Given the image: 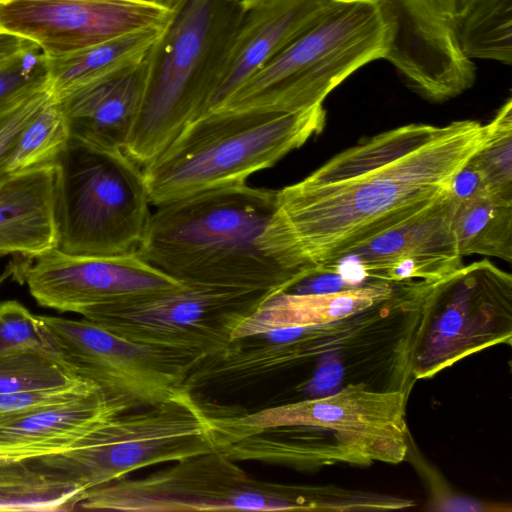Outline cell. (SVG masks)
<instances>
[{"instance_id": "obj_14", "label": "cell", "mask_w": 512, "mask_h": 512, "mask_svg": "<svg viewBox=\"0 0 512 512\" xmlns=\"http://www.w3.org/2000/svg\"><path fill=\"white\" fill-rule=\"evenodd\" d=\"M15 273L42 307L81 314L182 285L138 254L83 256L51 250L17 266Z\"/></svg>"}, {"instance_id": "obj_29", "label": "cell", "mask_w": 512, "mask_h": 512, "mask_svg": "<svg viewBox=\"0 0 512 512\" xmlns=\"http://www.w3.org/2000/svg\"><path fill=\"white\" fill-rule=\"evenodd\" d=\"M47 87L48 58L38 46L0 60V111Z\"/></svg>"}, {"instance_id": "obj_1", "label": "cell", "mask_w": 512, "mask_h": 512, "mask_svg": "<svg viewBox=\"0 0 512 512\" xmlns=\"http://www.w3.org/2000/svg\"><path fill=\"white\" fill-rule=\"evenodd\" d=\"M485 138L474 120L408 124L374 135L277 190L272 251L295 274L420 212L450 189Z\"/></svg>"}, {"instance_id": "obj_11", "label": "cell", "mask_w": 512, "mask_h": 512, "mask_svg": "<svg viewBox=\"0 0 512 512\" xmlns=\"http://www.w3.org/2000/svg\"><path fill=\"white\" fill-rule=\"evenodd\" d=\"M512 338V277L488 260L462 266L425 295L408 368L416 379Z\"/></svg>"}, {"instance_id": "obj_36", "label": "cell", "mask_w": 512, "mask_h": 512, "mask_svg": "<svg viewBox=\"0 0 512 512\" xmlns=\"http://www.w3.org/2000/svg\"><path fill=\"white\" fill-rule=\"evenodd\" d=\"M450 22L459 18L475 0H425Z\"/></svg>"}, {"instance_id": "obj_18", "label": "cell", "mask_w": 512, "mask_h": 512, "mask_svg": "<svg viewBox=\"0 0 512 512\" xmlns=\"http://www.w3.org/2000/svg\"><path fill=\"white\" fill-rule=\"evenodd\" d=\"M147 62L84 86L56 100L70 139L108 151H124L145 91Z\"/></svg>"}, {"instance_id": "obj_2", "label": "cell", "mask_w": 512, "mask_h": 512, "mask_svg": "<svg viewBox=\"0 0 512 512\" xmlns=\"http://www.w3.org/2000/svg\"><path fill=\"white\" fill-rule=\"evenodd\" d=\"M276 197L244 182L159 206L136 253L182 284L283 292L300 274L281 264L268 240Z\"/></svg>"}, {"instance_id": "obj_5", "label": "cell", "mask_w": 512, "mask_h": 512, "mask_svg": "<svg viewBox=\"0 0 512 512\" xmlns=\"http://www.w3.org/2000/svg\"><path fill=\"white\" fill-rule=\"evenodd\" d=\"M245 12L241 1L186 0L146 55L142 104L124 153L145 166L204 115Z\"/></svg>"}, {"instance_id": "obj_10", "label": "cell", "mask_w": 512, "mask_h": 512, "mask_svg": "<svg viewBox=\"0 0 512 512\" xmlns=\"http://www.w3.org/2000/svg\"><path fill=\"white\" fill-rule=\"evenodd\" d=\"M138 479L84 491L75 510L127 512L299 511L302 487L251 479L222 451L193 456Z\"/></svg>"}, {"instance_id": "obj_30", "label": "cell", "mask_w": 512, "mask_h": 512, "mask_svg": "<svg viewBox=\"0 0 512 512\" xmlns=\"http://www.w3.org/2000/svg\"><path fill=\"white\" fill-rule=\"evenodd\" d=\"M26 350L52 352L38 316L17 300L0 302V359Z\"/></svg>"}, {"instance_id": "obj_31", "label": "cell", "mask_w": 512, "mask_h": 512, "mask_svg": "<svg viewBox=\"0 0 512 512\" xmlns=\"http://www.w3.org/2000/svg\"><path fill=\"white\" fill-rule=\"evenodd\" d=\"M97 390H100L97 385L81 379L62 387L0 394V425L39 410L79 400Z\"/></svg>"}, {"instance_id": "obj_27", "label": "cell", "mask_w": 512, "mask_h": 512, "mask_svg": "<svg viewBox=\"0 0 512 512\" xmlns=\"http://www.w3.org/2000/svg\"><path fill=\"white\" fill-rule=\"evenodd\" d=\"M81 379L48 351L26 350L0 359V394L62 387Z\"/></svg>"}, {"instance_id": "obj_32", "label": "cell", "mask_w": 512, "mask_h": 512, "mask_svg": "<svg viewBox=\"0 0 512 512\" xmlns=\"http://www.w3.org/2000/svg\"><path fill=\"white\" fill-rule=\"evenodd\" d=\"M51 96L52 93L47 87L0 111V178L8 173V158L19 135Z\"/></svg>"}, {"instance_id": "obj_37", "label": "cell", "mask_w": 512, "mask_h": 512, "mask_svg": "<svg viewBox=\"0 0 512 512\" xmlns=\"http://www.w3.org/2000/svg\"><path fill=\"white\" fill-rule=\"evenodd\" d=\"M186 0H163L162 5L176 11ZM233 1H241L242 0H233Z\"/></svg>"}, {"instance_id": "obj_6", "label": "cell", "mask_w": 512, "mask_h": 512, "mask_svg": "<svg viewBox=\"0 0 512 512\" xmlns=\"http://www.w3.org/2000/svg\"><path fill=\"white\" fill-rule=\"evenodd\" d=\"M385 50L378 0H327L292 42L212 111L293 113L322 105L341 82L383 58Z\"/></svg>"}, {"instance_id": "obj_13", "label": "cell", "mask_w": 512, "mask_h": 512, "mask_svg": "<svg viewBox=\"0 0 512 512\" xmlns=\"http://www.w3.org/2000/svg\"><path fill=\"white\" fill-rule=\"evenodd\" d=\"M174 15L152 0H0V28L33 41L48 58L137 31L164 30Z\"/></svg>"}, {"instance_id": "obj_8", "label": "cell", "mask_w": 512, "mask_h": 512, "mask_svg": "<svg viewBox=\"0 0 512 512\" xmlns=\"http://www.w3.org/2000/svg\"><path fill=\"white\" fill-rule=\"evenodd\" d=\"M56 162L57 249L83 256L135 253L152 214L138 164L122 150L96 149L71 139Z\"/></svg>"}, {"instance_id": "obj_12", "label": "cell", "mask_w": 512, "mask_h": 512, "mask_svg": "<svg viewBox=\"0 0 512 512\" xmlns=\"http://www.w3.org/2000/svg\"><path fill=\"white\" fill-rule=\"evenodd\" d=\"M52 352L78 377L135 408L193 389L189 361L124 339L85 319L37 315Z\"/></svg>"}, {"instance_id": "obj_3", "label": "cell", "mask_w": 512, "mask_h": 512, "mask_svg": "<svg viewBox=\"0 0 512 512\" xmlns=\"http://www.w3.org/2000/svg\"><path fill=\"white\" fill-rule=\"evenodd\" d=\"M407 392L350 384L321 397L235 415L220 451L233 461L304 468L345 462L399 463L408 450Z\"/></svg>"}, {"instance_id": "obj_7", "label": "cell", "mask_w": 512, "mask_h": 512, "mask_svg": "<svg viewBox=\"0 0 512 512\" xmlns=\"http://www.w3.org/2000/svg\"><path fill=\"white\" fill-rule=\"evenodd\" d=\"M220 414L185 391L117 415L69 449L29 462L86 491L145 467L221 450Z\"/></svg>"}, {"instance_id": "obj_25", "label": "cell", "mask_w": 512, "mask_h": 512, "mask_svg": "<svg viewBox=\"0 0 512 512\" xmlns=\"http://www.w3.org/2000/svg\"><path fill=\"white\" fill-rule=\"evenodd\" d=\"M512 0H475L451 22L461 52L510 65L512 62Z\"/></svg>"}, {"instance_id": "obj_4", "label": "cell", "mask_w": 512, "mask_h": 512, "mask_svg": "<svg viewBox=\"0 0 512 512\" xmlns=\"http://www.w3.org/2000/svg\"><path fill=\"white\" fill-rule=\"evenodd\" d=\"M325 123L323 105L293 113L208 112L143 167L150 204L244 183L321 133Z\"/></svg>"}, {"instance_id": "obj_26", "label": "cell", "mask_w": 512, "mask_h": 512, "mask_svg": "<svg viewBox=\"0 0 512 512\" xmlns=\"http://www.w3.org/2000/svg\"><path fill=\"white\" fill-rule=\"evenodd\" d=\"M70 140L64 113L53 95L19 135L6 172L18 173L56 162Z\"/></svg>"}, {"instance_id": "obj_28", "label": "cell", "mask_w": 512, "mask_h": 512, "mask_svg": "<svg viewBox=\"0 0 512 512\" xmlns=\"http://www.w3.org/2000/svg\"><path fill=\"white\" fill-rule=\"evenodd\" d=\"M485 138L471 156L490 193L512 200V100L509 98L485 125Z\"/></svg>"}, {"instance_id": "obj_39", "label": "cell", "mask_w": 512, "mask_h": 512, "mask_svg": "<svg viewBox=\"0 0 512 512\" xmlns=\"http://www.w3.org/2000/svg\"><path fill=\"white\" fill-rule=\"evenodd\" d=\"M152 1H154V2H156V3H158V4H160V5H161V1H162V0H152Z\"/></svg>"}, {"instance_id": "obj_35", "label": "cell", "mask_w": 512, "mask_h": 512, "mask_svg": "<svg viewBox=\"0 0 512 512\" xmlns=\"http://www.w3.org/2000/svg\"><path fill=\"white\" fill-rule=\"evenodd\" d=\"M36 46L38 45L27 38L0 29V60Z\"/></svg>"}, {"instance_id": "obj_19", "label": "cell", "mask_w": 512, "mask_h": 512, "mask_svg": "<svg viewBox=\"0 0 512 512\" xmlns=\"http://www.w3.org/2000/svg\"><path fill=\"white\" fill-rule=\"evenodd\" d=\"M57 162L0 178V256L34 258L57 249Z\"/></svg>"}, {"instance_id": "obj_40", "label": "cell", "mask_w": 512, "mask_h": 512, "mask_svg": "<svg viewBox=\"0 0 512 512\" xmlns=\"http://www.w3.org/2000/svg\"><path fill=\"white\" fill-rule=\"evenodd\" d=\"M1 29V28H0Z\"/></svg>"}, {"instance_id": "obj_24", "label": "cell", "mask_w": 512, "mask_h": 512, "mask_svg": "<svg viewBox=\"0 0 512 512\" xmlns=\"http://www.w3.org/2000/svg\"><path fill=\"white\" fill-rule=\"evenodd\" d=\"M83 493L29 461H0V511H72Z\"/></svg>"}, {"instance_id": "obj_21", "label": "cell", "mask_w": 512, "mask_h": 512, "mask_svg": "<svg viewBox=\"0 0 512 512\" xmlns=\"http://www.w3.org/2000/svg\"><path fill=\"white\" fill-rule=\"evenodd\" d=\"M405 283L376 280L326 293L279 292L235 328L232 340L276 329L316 327L338 322L383 303Z\"/></svg>"}, {"instance_id": "obj_34", "label": "cell", "mask_w": 512, "mask_h": 512, "mask_svg": "<svg viewBox=\"0 0 512 512\" xmlns=\"http://www.w3.org/2000/svg\"><path fill=\"white\" fill-rule=\"evenodd\" d=\"M429 510L437 511H503L505 508L497 507L495 504H487L446 490L434 495L430 502Z\"/></svg>"}, {"instance_id": "obj_22", "label": "cell", "mask_w": 512, "mask_h": 512, "mask_svg": "<svg viewBox=\"0 0 512 512\" xmlns=\"http://www.w3.org/2000/svg\"><path fill=\"white\" fill-rule=\"evenodd\" d=\"M164 30L137 31L65 56L47 57L49 89L53 97L59 100L84 86L138 65Z\"/></svg>"}, {"instance_id": "obj_16", "label": "cell", "mask_w": 512, "mask_h": 512, "mask_svg": "<svg viewBox=\"0 0 512 512\" xmlns=\"http://www.w3.org/2000/svg\"><path fill=\"white\" fill-rule=\"evenodd\" d=\"M386 25L384 59L410 86L432 101L472 87L475 67L460 50L451 22L425 0H378Z\"/></svg>"}, {"instance_id": "obj_15", "label": "cell", "mask_w": 512, "mask_h": 512, "mask_svg": "<svg viewBox=\"0 0 512 512\" xmlns=\"http://www.w3.org/2000/svg\"><path fill=\"white\" fill-rule=\"evenodd\" d=\"M457 205L449 189L420 212L332 261L367 279L435 283L463 266L453 229Z\"/></svg>"}, {"instance_id": "obj_20", "label": "cell", "mask_w": 512, "mask_h": 512, "mask_svg": "<svg viewBox=\"0 0 512 512\" xmlns=\"http://www.w3.org/2000/svg\"><path fill=\"white\" fill-rule=\"evenodd\" d=\"M133 409L128 401L100 389L79 400L4 423L0 425V461H30L60 453Z\"/></svg>"}, {"instance_id": "obj_33", "label": "cell", "mask_w": 512, "mask_h": 512, "mask_svg": "<svg viewBox=\"0 0 512 512\" xmlns=\"http://www.w3.org/2000/svg\"><path fill=\"white\" fill-rule=\"evenodd\" d=\"M450 189L458 202L492 195L485 176L471 157L453 177Z\"/></svg>"}, {"instance_id": "obj_38", "label": "cell", "mask_w": 512, "mask_h": 512, "mask_svg": "<svg viewBox=\"0 0 512 512\" xmlns=\"http://www.w3.org/2000/svg\"><path fill=\"white\" fill-rule=\"evenodd\" d=\"M260 1L263 0H242V4L244 5L245 9H247Z\"/></svg>"}, {"instance_id": "obj_9", "label": "cell", "mask_w": 512, "mask_h": 512, "mask_svg": "<svg viewBox=\"0 0 512 512\" xmlns=\"http://www.w3.org/2000/svg\"><path fill=\"white\" fill-rule=\"evenodd\" d=\"M274 294L260 289L182 284L93 306L81 315L124 339L169 352L196 367L224 351L235 328Z\"/></svg>"}, {"instance_id": "obj_23", "label": "cell", "mask_w": 512, "mask_h": 512, "mask_svg": "<svg viewBox=\"0 0 512 512\" xmlns=\"http://www.w3.org/2000/svg\"><path fill=\"white\" fill-rule=\"evenodd\" d=\"M453 229L461 256L512 259V200L487 195L458 202Z\"/></svg>"}, {"instance_id": "obj_17", "label": "cell", "mask_w": 512, "mask_h": 512, "mask_svg": "<svg viewBox=\"0 0 512 512\" xmlns=\"http://www.w3.org/2000/svg\"><path fill=\"white\" fill-rule=\"evenodd\" d=\"M327 0H263L245 9L219 66L206 113L292 42ZM205 113V114H206Z\"/></svg>"}]
</instances>
